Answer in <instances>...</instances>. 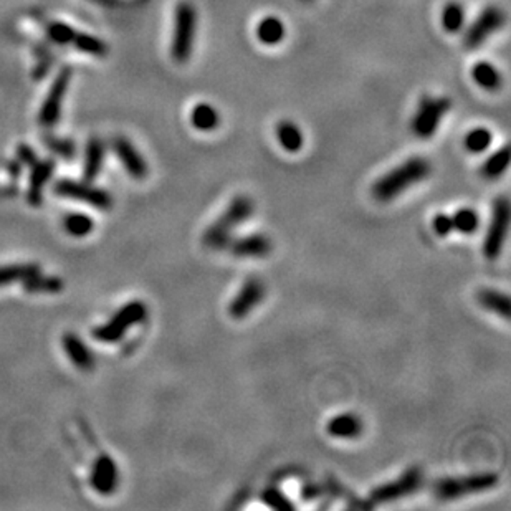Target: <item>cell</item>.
I'll use <instances>...</instances> for the list:
<instances>
[{
    "instance_id": "74e56055",
    "label": "cell",
    "mask_w": 511,
    "mask_h": 511,
    "mask_svg": "<svg viewBox=\"0 0 511 511\" xmlns=\"http://www.w3.org/2000/svg\"><path fill=\"white\" fill-rule=\"evenodd\" d=\"M301 2H311V0H301Z\"/></svg>"
},
{
    "instance_id": "1f68e13d",
    "label": "cell",
    "mask_w": 511,
    "mask_h": 511,
    "mask_svg": "<svg viewBox=\"0 0 511 511\" xmlns=\"http://www.w3.org/2000/svg\"><path fill=\"white\" fill-rule=\"evenodd\" d=\"M65 230L68 233H70L71 237H86L88 233H91V230H93L95 224H93V219L90 217V215H85V214H70L67 215L65 219Z\"/></svg>"
},
{
    "instance_id": "ac0fdd59",
    "label": "cell",
    "mask_w": 511,
    "mask_h": 511,
    "mask_svg": "<svg viewBox=\"0 0 511 511\" xmlns=\"http://www.w3.org/2000/svg\"><path fill=\"white\" fill-rule=\"evenodd\" d=\"M55 163L52 159L41 161V163L32 164L30 186H29V202L32 205L39 207L41 204V189L53 174Z\"/></svg>"
},
{
    "instance_id": "5bb4252c",
    "label": "cell",
    "mask_w": 511,
    "mask_h": 511,
    "mask_svg": "<svg viewBox=\"0 0 511 511\" xmlns=\"http://www.w3.org/2000/svg\"><path fill=\"white\" fill-rule=\"evenodd\" d=\"M113 149L114 153H116L118 159L121 161L124 169H126V172L130 174L131 177L141 181V179H144L147 176L149 168H147L146 159L142 158L139 151H137L126 137H116L113 142Z\"/></svg>"
},
{
    "instance_id": "484cf974",
    "label": "cell",
    "mask_w": 511,
    "mask_h": 511,
    "mask_svg": "<svg viewBox=\"0 0 511 511\" xmlns=\"http://www.w3.org/2000/svg\"><path fill=\"white\" fill-rule=\"evenodd\" d=\"M24 288L29 293H58L63 289V282L57 276H43L39 271L24 280Z\"/></svg>"
},
{
    "instance_id": "f1b7e54d",
    "label": "cell",
    "mask_w": 511,
    "mask_h": 511,
    "mask_svg": "<svg viewBox=\"0 0 511 511\" xmlns=\"http://www.w3.org/2000/svg\"><path fill=\"white\" fill-rule=\"evenodd\" d=\"M454 230H458L463 236L475 233L480 227V217L473 209H460L452 215Z\"/></svg>"
},
{
    "instance_id": "603a6c76",
    "label": "cell",
    "mask_w": 511,
    "mask_h": 511,
    "mask_svg": "<svg viewBox=\"0 0 511 511\" xmlns=\"http://www.w3.org/2000/svg\"><path fill=\"white\" fill-rule=\"evenodd\" d=\"M191 123L197 131L209 132V131H214L215 128L219 126L220 116L214 106L207 104V103H200V104L194 106V109L191 111Z\"/></svg>"
},
{
    "instance_id": "2e32d148",
    "label": "cell",
    "mask_w": 511,
    "mask_h": 511,
    "mask_svg": "<svg viewBox=\"0 0 511 511\" xmlns=\"http://www.w3.org/2000/svg\"><path fill=\"white\" fill-rule=\"evenodd\" d=\"M63 348H65L67 356L70 357V361L78 367V369L81 371L95 369L96 361L93 353L90 351V348H86V344L83 343L76 334L68 333L63 336Z\"/></svg>"
},
{
    "instance_id": "d6986e66",
    "label": "cell",
    "mask_w": 511,
    "mask_h": 511,
    "mask_svg": "<svg viewBox=\"0 0 511 511\" xmlns=\"http://www.w3.org/2000/svg\"><path fill=\"white\" fill-rule=\"evenodd\" d=\"M287 29H285L283 22L275 15H266L261 18L255 29V35L264 45H278L283 41Z\"/></svg>"
},
{
    "instance_id": "836d02e7",
    "label": "cell",
    "mask_w": 511,
    "mask_h": 511,
    "mask_svg": "<svg viewBox=\"0 0 511 511\" xmlns=\"http://www.w3.org/2000/svg\"><path fill=\"white\" fill-rule=\"evenodd\" d=\"M47 34L50 39H52L55 43L58 45H68L71 43L73 39H75L76 32L71 29L70 25L60 24V22H55V24H50L47 29Z\"/></svg>"
},
{
    "instance_id": "8d00e7d4",
    "label": "cell",
    "mask_w": 511,
    "mask_h": 511,
    "mask_svg": "<svg viewBox=\"0 0 511 511\" xmlns=\"http://www.w3.org/2000/svg\"><path fill=\"white\" fill-rule=\"evenodd\" d=\"M17 154H18V161H20L22 164H30V165H32L34 163H36L35 153H34V151H32L30 147L27 146V144L18 146Z\"/></svg>"
},
{
    "instance_id": "7402d4cb",
    "label": "cell",
    "mask_w": 511,
    "mask_h": 511,
    "mask_svg": "<svg viewBox=\"0 0 511 511\" xmlns=\"http://www.w3.org/2000/svg\"><path fill=\"white\" fill-rule=\"evenodd\" d=\"M104 163V144L100 139H91L86 146L85 154V168H83V176L85 181H95L98 177L101 168Z\"/></svg>"
},
{
    "instance_id": "e0dca14e",
    "label": "cell",
    "mask_w": 511,
    "mask_h": 511,
    "mask_svg": "<svg viewBox=\"0 0 511 511\" xmlns=\"http://www.w3.org/2000/svg\"><path fill=\"white\" fill-rule=\"evenodd\" d=\"M328 434L334 439H344V440H351V439H357L359 435L362 434V421L359 418V416L356 414H339L331 418L328 422Z\"/></svg>"
},
{
    "instance_id": "f546056e",
    "label": "cell",
    "mask_w": 511,
    "mask_h": 511,
    "mask_svg": "<svg viewBox=\"0 0 511 511\" xmlns=\"http://www.w3.org/2000/svg\"><path fill=\"white\" fill-rule=\"evenodd\" d=\"M491 141H493V136H491V132L488 131L486 128H475V130H472L467 136H465L463 144L468 153L480 154L490 147Z\"/></svg>"
},
{
    "instance_id": "44dd1931",
    "label": "cell",
    "mask_w": 511,
    "mask_h": 511,
    "mask_svg": "<svg viewBox=\"0 0 511 511\" xmlns=\"http://www.w3.org/2000/svg\"><path fill=\"white\" fill-rule=\"evenodd\" d=\"M477 300L480 303V306L485 308V310L493 311L495 315H498L505 320L510 318V298L508 294L496 292V289L483 288L478 292Z\"/></svg>"
},
{
    "instance_id": "4dcf8cb0",
    "label": "cell",
    "mask_w": 511,
    "mask_h": 511,
    "mask_svg": "<svg viewBox=\"0 0 511 511\" xmlns=\"http://www.w3.org/2000/svg\"><path fill=\"white\" fill-rule=\"evenodd\" d=\"M71 43L75 45L78 52L93 55V57H104L108 53V47H106L104 41L90 34H76Z\"/></svg>"
},
{
    "instance_id": "e575fe53",
    "label": "cell",
    "mask_w": 511,
    "mask_h": 511,
    "mask_svg": "<svg viewBox=\"0 0 511 511\" xmlns=\"http://www.w3.org/2000/svg\"><path fill=\"white\" fill-rule=\"evenodd\" d=\"M47 146L53 153H57L62 158L70 159L75 154V146L70 141H60V139H47Z\"/></svg>"
},
{
    "instance_id": "ffe728a7",
    "label": "cell",
    "mask_w": 511,
    "mask_h": 511,
    "mask_svg": "<svg viewBox=\"0 0 511 511\" xmlns=\"http://www.w3.org/2000/svg\"><path fill=\"white\" fill-rule=\"evenodd\" d=\"M276 137H278L280 146L288 153H298L305 144V136L303 131L293 121H280L276 126Z\"/></svg>"
},
{
    "instance_id": "9a60e30c",
    "label": "cell",
    "mask_w": 511,
    "mask_h": 511,
    "mask_svg": "<svg viewBox=\"0 0 511 511\" xmlns=\"http://www.w3.org/2000/svg\"><path fill=\"white\" fill-rule=\"evenodd\" d=\"M225 250L237 259H261L271 252V240L265 233H253L237 240H230Z\"/></svg>"
},
{
    "instance_id": "8992f818",
    "label": "cell",
    "mask_w": 511,
    "mask_h": 511,
    "mask_svg": "<svg viewBox=\"0 0 511 511\" xmlns=\"http://www.w3.org/2000/svg\"><path fill=\"white\" fill-rule=\"evenodd\" d=\"M452 108L450 98H423L412 118V132L421 139H429L439 130V124Z\"/></svg>"
},
{
    "instance_id": "30bf717a",
    "label": "cell",
    "mask_w": 511,
    "mask_h": 511,
    "mask_svg": "<svg viewBox=\"0 0 511 511\" xmlns=\"http://www.w3.org/2000/svg\"><path fill=\"white\" fill-rule=\"evenodd\" d=\"M505 24V13L500 7L490 6L483 8L480 15L470 25V29L465 34L463 43L468 50H475L490 36L493 32L501 29Z\"/></svg>"
},
{
    "instance_id": "8fae6325",
    "label": "cell",
    "mask_w": 511,
    "mask_h": 511,
    "mask_svg": "<svg viewBox=\"0 0 511 511\" xmlns=\"http://www.w3.org/2000/svg\"><path fill=\"white\" fill-rule=\"evenodd\" d=\"M55 194L68 197V199L88 202V204L95 207V209L100 210H108L111 209L113 205L111 196H109L106 191H103V189L88 186V184L70 181V179H65V181H60L55 184Z\"/></svg>"
},
{
    "instance_id": "4fadbf2b",
    "label": "cell",
    "mask_w": 511,
    "mask_h": 511,
    "mask_svg": "<svg viewBox=\"0 0 511 511\" xmlns=\"http://www.w3.org/2000/svg\"><path fill=\"white\" fill-rule=\"evenodd\" d=\"M90 482L93 490L98 491L100 495L114 493L119 483V472L116 462H114L109 455L106 454L100 455L93 465V470H91Z\"/></svg>"
},
{
    "instance_id": "4316f807",
    "label": "cell",
    "mask_w": 511,
    "mask_h": 511,
    "mask_svg": "<svg viewBox=\"0 0 511 511\" xmlns=\"http://www.w3.org/2000/svg\"><path fill=\"white\" fill-rule=\"evenodd\" d=\"M40 266L35 264L25 265H6L0 266V287L13 282H24L29 276L39 273Z\"/></svg>"
},
{
    "instance_id": "83f0119b",
    "label": "cell",
    "mask_w": 511,
    "mask_h": 511,
    "mask_svg": "<svg viewBox=\"0 0 511 511\" xmlns=\"http://www.w3.org/2000/svg\"><path fill=\"white\" fill-rule=\"evenodd\" d=\"M510 164V151L508 147H501L500 151H496L488 158L482 165V174L486 179H496L500 177L501 174L508 169Z\"/></svg>"
},
{
    "instance_id": "52a82bcc",
    "label": "cell",
    "mask_w": 511,
    "mask_h": 511,
    "mask_svg": "<svg viewBox=\"0 0 511 511\" xmlns=\"http://www.w3.org/2000/svg\"><path fill=\"white\" fill-rule=\"evenodd\" d=\"M510 227V204L506 197H498L493 202V212H491V222L488 227L486 237L483 240V255L488 260H495L503 250L506 236Z\"/></svg>"
},
{
    "instance_id": "d4e9b609",
    "label": "cell",
    "mask_w": 511,
    "mask_h": 511,
    "mask_svg": "<svg viewBox=\"0 0 511 511\" xmlns=\"http://www.w3.org/2000/svg\"><path fill=\"white\" fill-rule=\"evenodd\" d=\"M440 22L444 30L449 32V34H457V32L462 30L465 25V8L462 4L457 2V0L445 4L440 13Z\"/></svg>"
},
{
    "instance_id": "277c9868",
    "label": "cell",
    "mask_w": 511,
    "mask_h": 511,
    "mask_svg": "<svg viewBox=\"0 0 511 511\" xmlns=\"http://www.w3.org/2000/svg\"><path fill=\"white\" fill-rule=\"evenodd\" d=\"M500 478L493 472H482L473 473V475H462V477H449L442 478L435 482L434 495L439 500L449 501L457 500L467 495L482 493V491L491 490L496 486Z\"/></svg>"
},
{
    "instance_id": "6da1fadb",
    "label": "cell",
    "mask_w": 511,
    "mask_h": 511,
    "mask_svg": "<svg viewBox=\"0 0 511 511\" xmlns=\"http://www.w3.org/2000/svg\"><path fill=\"white\" fill-rule=\"evenodd\" d=\"M432 172V165L425 158H411L397 168L389 170L388 174L377 179L372 186V197L379 202H390L411 189L416 184L422 182Z\"/></svg>"
},
{
    "instance_id": "3957f363",
    "label": "cell",
    "mask_w": 511,
    "mask_h": 511,
    "mask_svg": "<svg viewBox=\"0 0 511 511\" xmlns=\"http://www.w3.org/2000/svg\"><path fill=\"white\" fill-rule=\"evenodd\" d=\"M197 34V11L191 2H179L174 12V30L170 55L176 63H186L194 48Z\"/></svg>"
},
{
    "instance_id": "d6a6232c",
    "label": "cell",
    "mask_w": 511,
    "mask_h": 511,
    "mask_svg": "<svg viewBox=\"0 0 511 511\" xmlns=\"http://www.w3.org/2000/svg\"><path fill=\"white\" fill-rule=\"evenodd\" d=\"M261 501L273 510H294V505L278 488H266L264 493H261Z\"/></svg>"
},
{
    "instance_id": "7c38bea8",
    "label": "cell",
    "mask_w": 511,
    "mask_h": 511,
    "mask_svg": "<svg viewBox=\"0 0 511 511\" xmlns=\"http://www.w3.org/2000/svg\"><path fill=\"white\" fill-rule=\"evenodd\" d=\"M265 298V285L259 278H248L240 292L236 294L229 305V315L233 320H243L250 315L255 306H259Z\"/></svg>"
},
{
    "instance_id": "9c48e42d",
    "label": "cell",
    "mask_w": 511,
    "mask_h": 511,
    "mask_svg": "<svg viewBox=\"0 0 511 511\" xmlns=\"http://www.w3.org/2000/svg\"><path fill=\"white\" fill-rule=\"evenodd\" d=\"M70 80H71V68L68 67L63 68V70L57 75V78H55V81L52 83V88H50L48 95L45 96L43 104H41L40 108L39 123L41 126L50 128L60 119L63 100H65L67 96Z\"/></svg>"
},
{
    "instance_id": "cb8c5ba5",
    "label": "cell",
    "mask_w": 511,
    "mask_h": 511,
    "mask_svg": "<svg viewBox=\"0 0 511 511\" xmlns=\"http://www.w3.org/2000/svg\"><path fill=\"white\" fill-rule=\"evenodd\" d=\"M472 76L477 85H480L482 88L486 91L500 90L501 83H503L500 71L488 62H478L477 65L473 67Z\"/></svg>"
},
{
    "instance_id": "5b68a950",
    "label": "cell",
    "mask_w": 511,
    "mask_h": 511,
    "mask_svg": "<svg viewBox=\"0 0 511 511\" xmlns=\"http://www.w3.org/2000/svg\"><path fill=\"white\" fill-rule=\"evenodd\" d=\"M147 316V308L142 301H131L124 305L108 323L98 326L93 331L95 338L103 343H116L126 334V331L137 323H142Z\"/></svg>"
},
{
    "instance_id": "7a4b0ae2",
    "label": "cell",
    "mask_w": 511,
    "mask_h": 511,
    "mask_svg": "<svg viewBox=\"0 0 511 511\" xmlns=\"http://www.w3.org/2000/svg\"><path fill=\"white\" fill-rule=\"evenodd\" d=\"M255 212V204L248 196H237L220 217L205 230L202 243L210 250H225L232 240V232L245 224Z\"/></svg>"
},
{
    "instance_id": "d590c367",
    "label": "cell",
    "mask_w": 511,
    "mask_h": 511,
    "mask_svg": "<svg viewBox=\"0 0 511 511\" xmlns=\"http://www.w3.org/2000/svg\"><path fill=\"white\" fill-rule=\"evenodd\" d=\"M434 230L439 237H447L454 230L452 225V215L439 214L434 219Z\"/></svg>"
},
{
    "instance_id": "ba28073f",
    "label": "cell",
    "mask_w": 511,
    "mask_h": 511,
    "mask_svg": "<svg viewBox=\"0 0 511 511\" xmlns=\"http://www.w3.org/2000/svg\"><path fill=\"white\" fill-rule=\"evenodd\" d=\"M423 482V473L421 468L414 467L409 468L400 475L399 478H395L394 482H388L384 485H379L374 490L371 491L369 500L371 503L374 505H384V503H390V501L400 500L404 496L416 493L418 488L422 486Z\"/></svg>"
}]
</instances>
